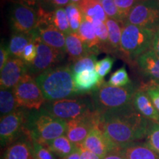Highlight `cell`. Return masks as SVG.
Returning <instances> with one entry per match:
<instances>
[{"mask_svg":"<svg viewBox=\"0 0 159 159\" xmlns=\"http://www.w3.org/2000/svg\"><path fill=\"white\" fill-rule=\"evenodd\" d=\"M99 125L112 151L125 149L135 141L144 139L150 123L130 106L101 114Z\"/></svg>","mask_w":159,"mask_h":159,"instance_id":"obj_1","label":"cell"},{"mask_svg":"<svg viewBox=\"0 0 159 159\" xmlns=\"http://www.w3.org/2000/svg\"><path fill=\"white\" fill-rule=\"evenodd\" d=\"M46 100L55 101L77 95L70 65L56 66L35 77Z\"/></svg>","mask_w":159,"mask_h":159,"instance_id":"obj_2","label":"cell"},{"mask_svg":"<svg viewBox=\"0 0 159 159\" xmlns=\"http://www.w3.org/2000/svg\"><path fill=\"white\" fill-rule=\"evenodd\" d=\"M66 124L67 121L52 116L41 109L29 114L25 134L31 141L46 145L65 134Z\"/></svg>","mask_w":159,"mask_h":159,"instance_id":"obj_3","label":"cell"},{"mask_svg":"<svg viewBox=\"0 0 159 159\" xmlns=\"http://www.w3.org/2000/svg\"><path fill=\"white\" fill-rule=\"evenodd\" d=\"M136 91L132 84L125 87H116L105 82L92 93L95 110L101 114L106 111L130 107L133 104Z\"/></svg>","mask_w":159,"mask_h":159,"instance_id":"obj_4","label":"cell"},{"mask_svg":"<svg viewBox=\"0 0 159 159\" xmlns=\"http://www.w3.org/2000/svg\"><path fill=\"white\" fill-rule=\"evenodd\" d=\"M156 31L128 22L123 23L120 53L129 61H136L152 47Z\"/></svg>","mask_w":159,"mask_h":159,"instance_id":"obj_5","label":"cell"},{"mask_svg":"<svg viewBox=\"0 0 159 159\" xmlns=\"http://www.w3.org/2000/svg\"><path fill=\"white\" fill-rule=\"evenodd\" d=\"M42 109L52 116L66 121L77 119L96 111L93 99L87 97L48 101Z\"/></svg>","mask_w":159,"mask_h":159,"instance_id":"obj_6","label":"cell"},{"mask_svg":"<svg viewBox=\"0 0 159 159\" xmlns=\"http://www.w3.org/2000/svg\"><path fill=\"white\" fill-rule=\"evenodd\" d=\"M19 108L39 111L45 104L46 99L33 76L26 74L13 89Z\"/></svg>","mask_w":159,"mask_h":159,"instance_id":"obj_7","label":"cell"},{"mask_svg":"<svg viewBox=\"0 0 159 159\" xmlns=\"http://www.w3.org/2000/svg\"><path fill=\"white\" fill-rule=\"evenodd\" d=\"M28 116L26 109L18 108L11 114L1 117L0 139L2 147L11 144L19 138L21 134H25Z\"/></svg>","mask_w":159,"mask_h":159,"instance_id":"obj_8","label":"cell"},{"mask_svg":"<svg viewBox=\"0 0 159 159\" xmlns=\"http://www.w3.org/2000/svg\"><path fill=\"white\" fill-rule=\"evenodd\" d=\"M132 25L156 30L159 28V0H145L135 5L126 21Z\"/></svg>","mask_w":159,"mask_h":159,"instance_id":"obj_9","label":"cell"},{"mask_svg":"<svg viewBox=\"0 0 159 159\" xmlns=\"http://www.w3.org/2000/svg\"><path fill=\"white\" fill-rule=\"evenodd\" d=\"M33 39L37 47V55L35 61L28 67V73L32 76L38 75L47 71V69L56 66L64 58L65 55L49 47L38 37L35 30H33Z\"/></svg>","mask_w":159,"mask_h":159,"instance_id":"obj_10","label":"cell"},{"mask_svg":"<svg viewBox=\"0 0 159 159\" xmlns=\"http://www.w3.org/2000/svg\"><path fill=\"white\" fill-rule=\"evenodd\" d=\"M38 21L37 10L20 3H12L9 11V24L13 32L30 34L36 28Z\"/></svg>","mask_w":159,"mask_h":159,"instance_id":"obj_11","label":"cell"},{"mask_svg":"<svg viewBox=\"0 0 159 159\" xmlns=\"http://www.w3.org/2000/svg\"><path fill=\"white\" fill-rule=\"evenodd\" d=\"M100 114L94 111L79 118L67 121L66 134L75 145L82 144L95 125L99 124Z\"/></svg>","mask_w":159,"mask_h":159,"instance_id":"obj_12","label":"cell"},{"mask_svg":"<svg viewBox=\"0 0 159 159\" xmlns=\"http://www.w3.org/2000/svg\"><path fill=\"white\" fill-rule=\"evenodd\" d=\"M28 73V67L19 57H11L1 70V89H13L21 78Z\"/></svg>","mask_w":159,"mask_h":159,"instance_id":"obj_13","label":"cell"},{"mask_svg":"<svg viewBox=\"0 0 159 159\" xmlns=\"http://www.w3.org/2000/svg\"><path fill=\"white\" fill-rule=\"evenodd\" d=\"M35 33L41 41L61 54L66 55V35L49 24L38 25Z\"/></svg>","mask_w":159,"mask_h":159,"instance_id":"obj_14","label":"cell"},{"mask_svg":"<svg viewBox=\"0 0 159 159\" xmlns=\"http://www.w3.org/2000/svg\"><path fill=\"white\" fill-rule=\"evenodd\" d=\"M77 94L93 93L105 83L95 70H86L73 75Z\"/></svg>","mask_w":159,"mask_h":159,"instance_id":"obj_15","label":"cell"},{"mask_svg":"<svg viewBox=\"0 0 159 159\" xmlns=\"http://www.w3.org/2000/svg\"><path fill=\"white\" fill-rule=\"evenodd\" d=\"M99 125L91 129L81 144L102 159L111 151V147Z\"/></svg>","mask_w":159,"mask_h":159,"instance_id":"obj_16","label":"cell"},{"mask_svg":"<svg viewBox=\"0 0 159 159\" xmlns=\"http://www.w3.org/2000/svg\"><path fill=\"white\" fill-rule=\"evenodd\" d=\"M133 105L142 116L154 122L159 123V112L146 91L139 88L135 91Z\"/></svg>","mask_w":159,"mask_h":159,"instance_id":"obj_17","label":"cell"},{"mask_svg":"<svg viewBox=\"0 0 159 159\" xmlns=\"http://www.w3.org/2000/svg\"><path fill=\"white\" fill-rule=\"evenodd\" d=\"M140 72L151 80H159V56L152 49L147 51L136 60Z\"/></svg>","mask_w":159,"mask_h":159,"instance_id":"obj_18","label":"cell"},{"mask_svg":"<svg viewBox=\"0 0 159 159\" xmlns=\"http://www.w3.org/2000/svg\"><path fill=\"white\" fill-rule=\"evenodd\" d=\"M2 159H35L31 139L27 135L26 139L11 143L4 152Z\"/></svg>","mask_w":159,"mask_h":159,"instance_id":"obj_19","label":"cell"},{"mask_svg":"<svg viewBox=\"0 0 159 159\" xmlns=\"http://www.w3.org/2000/svg\"><path fill=\"white\" fill-rule=\"evenodd\" d=\"M40 20L42 24H49L55 26L66 35L72 33L65 8L63 7L55 8L52 11L43 10L40 15Z\"/></svg>","mask_w":159,"mask_h":159,"instance_id":"obj_20","label":"cell"},{"mask_svg":"<svg viewBox=\"0 0 159 159\" xmlns=\"http://www.w3.org/2000/svg\"><path fill=\"white\" fill-rule=\"evenodd\" d=\"M66 51L68 55L69 61L72 63L91 53L77 33H71L66 35Z\"/></svg>","mask_w":159,"mask_h":159,"instance_id":"obj_21","label":"cell"},{"mask_svg":"<svg viewBox=\"0 0 159 159\" xmlns=\"http://www.w3.org/2000/svg\"><path fill=\"white\" fill-rule=\"evenodd\" d=\"M77 34L80 35L90 52L96 55L100 52V45L95 33L94 26L92 23L85 19V18L80 27Z\"/></svg>","mask_w":159,"mask_h":159,"instance_id":"obj_22","label":"cell"},{"mask_svg":"<svg viewBox=\"0 0 159 159\" xmlns=\"http://www.w3.org/2000/svg\"><path fill=\"white\" fill-rule=\"evenodd\" d=\"M78 6L83 12L85 19L90 22L93 20L105 22L108 19L101 5L100 0H84Z\"/></svg>","mask_w":159,"mask_h":159,"instance_id":"obj_23","label":"cell"},{"mask_svg":"<svg viewBox=\"0 0 159 159\" xmlns=\"http://www.w3.org/2000/svg\"><path fill=\"white\" fill-rule=\"evenodd\" d=\"M33 32L30 34L13 32L7 45L11 57L21 58L25 47L33 40Z\"/></svg>","mask_w":159,"mask_h":159,"instance_id":"obj_24","label":"cell"},{"mask_svg":"<svg viewBox=\"0 0 159 159\" xmlns=\"http://www.w3.org/2000/svg\"><path fill=\"white\" fill-rule=\"evenodd\" d=\"M108 32L109 44L111 54L120 52L121 39L122 33V23L119 22L114 19H108L105 21Z\"/></svg>","mask_w":159,"mask_h":159,"instance_id":"obj_25","label":"cell"},{"mask_svg":"<svg viewBox=\"0 0 159 159\" xmlns=\"http://www.w3.org/2000/svg\"><path fill=\"white\" fill-rule=\"evenodd\" d=\"M55 155L63 158L76 150V145L73 144L66 136H61L45 145Z\"/></svg>","mask_w":159,"mask_h":159,"instance_id":"obj_26","label":"cell"},{"mask_svg":"<svg viewBox=\"0 0 159 159\" xmlns=\"http://www.w3.org/2000/svg\"><path fill=\"white\" fill-rule=\"evenodd\" d=\"M127 159H159V154L148 144L129 146L123 150Z\"/></svg>","mask_w":159,"mask_h":159,"instance_id":"obj_27","label":"cell"},{"mask_svg":"<svg viewBox=\"0 0 159 159\" xmlns=\"http://www.w3.org/2000/svg\"><path fill=\"white\" fill-rule=\"evenodd\" d=\"M19 108L13 89L0 91V113L1 117L11 114Z\"/></svg>","mask_w":159,"mask_h":159,"instance_id":"obj_28","label":"cell"},{"mask_svg":"<svg viewBox=\"0 0 159 159\" xmlns=\"http://www.w3.org/2000/svg\"><path fill=\"white\" fill-rule=\"evenodd\" d=\"M68 17L70 28L72 33H77L81 24L84 20V16L78 5L70 3L64 7Z\"/></svg>","mask_w":159,"mask_h":159,"instance_id":"obj_29","label":"cell"},{"mask_svg":"<svg viewBox=\"0 0 159 159\" xmlns=\"http://www.w3.org/2000/svg\"><path fill=\"white\" fill-rule=\"evenodd\" d=\"M91 22L94 26L95 33H96L97 37L99 40L101 52L111 53L106 24L102 21H99V20H93Z\"/></svg>","mask_w":159,"mask_h":159,"instance_id":"obj_30","label":"cell"},{"mask_svg":"<svg viewBox=\"0 0 159 159\" xmlns=\"http://www.w3.org/2000/svg\"><path fill=\"white\" fill-rule=\"evenodd\" d=\"M97 62V55L90 53L72 63L70 67L73 75H75L83 71L95 70Z\"/></svg>","mask_w":159,"mask_h":159,"instance_id":"obj_31","label":"cell"},{"mask_svg":"<svg viewBox=\"0 0 159 159\" xmlns=\"http://www.w3.org/2000/svg\"><path fill=\"white\" fill-rule=\"evenodd\" d=\"M100 2L109 19H114L122 24L126 21V17L117 7L114 0H100Z\"/></svg>","mask_w":159,"mask_h":159,"instance_id":"obj_32","label":"cell"},{"mask_svg":"<svg viewBox=\"0 0 159 159\" xmlns=\"http://www.w3.org/2000/svg\"><path fill=\"white\" fill-rule=\"evenodd\" d=\"M108 83L116 87H125L132 84L125 66L111 75Z\"/></svg>","mask_w":159,"mask_h":159,"instance_id":"obj_33","label":"cell"},{"mask_svg":"<svg viewBox=\"0 0 159 159\" xmlns=\"http://www.w3.org/2000/svg\"><path fill=\"white\" fill-rule=\"evenodd\" d=\"M147 144L159 154V123L151 122L147 134Z\"/></svg>","mask_w":159,"mask_h":159,"instance_id":"obj_34","label":"cell"},{"mask_svg":"<svg viewBox=\"0 0 159 159\" xmlns=\"http://www.w3.org/2000/svg\"><path fill=\"white\" fill-rule=\"evenodd\" d=\"M140 89L146 91L154 106L159 112V85L154 80H150L148 83L141 85Z\"/></svg>","mask_w":159,"mask_h":159,"instance_id":"obj_35","label":"cell"},{"mask_svg":"<svg viewBox=\"0 0 159 159\" xmlns=\"http://www.w3.org/2000/svg\"><path fill=\"white\" fill-rule=\"evenodd\" d=\"M115 59L113 57L106 56L100 61H98L95 66V71L99 75L101 78L104 77L111 72Z\"/></svg>","mask_w":159,"mask_h":159,"instance_id":"obj_36","label":"cell"},{"mask_svg":"<svg viewBox=\"0 0 159 159\" xmlns=\"http://www.w3.org/2000/svg\"><path fill=\"white\" fill-rule=\"evenodd\" d=\"M37 55V47L35 42L34 41L33 36V40L28 43V45L25 47V50H24L23 55L21 59L25 61V63L27 64V66H30L33 63V61H35V57Z\"/></svg>","mask_w":159,"mask_h":159,"instance_id":"obj_37","label":"cell"},{"mask_svg":"<svg viewBox=\"0 0 159 159\" xmlns=\"http://www.w3.org/2000/svg\"><path fill=\"white\" fill-rule=\"evenodd\" d=\"M32 142L34 149L35 159H55L54 153L47 146L33 141Z\"/></svg>","mask_w":159,"mask_h":159,"instance_id":"obj_38","label":"cell"},{"mask_svg":"<svg viewBox=\"0 0 159 159\" xmlns=\"http://www.w3.org/2000/svg\"><path fill=\"white\" fill-rule=\"evenodd\" d=\"M145 0H114V2L124 16L128 18V16L131 9L137 4Z\"/></svg>","mask_w":159,"mask_h":159,"instance_id":"obj_39","label":"cell"},{"mask_svg":"<svg viewBox=\"0 0 159 159\" xmlns=\"http://www.w3.org/2000/svg\"><path fill=\"white\" fill-rule=\"evenodd\" d=\"M11 57V55L10 53L8 46L2 42L1 47H0V71L3 69V67Z\"/></svg>","mask_w":159,"mask_h":159,"instance_id":"obj_40","label":"cell"},{"mask_svg":"<svg viewBox=\"0 0 159 159\" xmlns=\"http://www.w3.org/2000/svg\"><path fill=\"white\" fill-rule=\"evenodd\" d=\"M76 147L80 152V159H101L100 157L89 150L88 149L85 148L81 144L76 145Z\"/></svg>","mask_w":159,"mask_h":159,"instance_id":"obj_41","label":"cell"},{"mask_svg":"<svg viewBox=\"0 0 159 159\" xmlns=\"http://www.w3.org/2000/svg\"><path fill=\"white\" fill-rule=\"evenodd\" d=\"M71 3V0H43L40 4V5H48L49 7H52L53 8H58V7H66Z\"/></svg>","mask_w":159,"mask_h":159,"instance_id":"obj_42","label":"cell"},{"mask_svg":"<svg viewBox=\"0 0 159 159\" xmlns=\"http://www.w3.org/2000/svg\"><path fill=\"white\" fill-rule=\"evenodd\" d=\"M102 159H127V158L125 156L123 150H114L110 151Z\"/></svg>","mask_w":159,"mask_h":159,"instance_id":"obj_43","label":"cell"},{"mask_svg":"<svg viewBox=\"0 0 159 159\" xmlns=\"http://www.w3.org/2000/svg\"><path fill=\"white\" fill-rule=\"evenodd\" d=\"M13 2L20 3L35 10H38L40 6L39 0H13Z\"/></svg>","mask_w":159,"mask_h":159,"instance_id":"obj_44","label":"cell"},{"mask_svg":"<svg viewBox=\"0 0 159 159\" xmlns=\"http://www.w3.org/2000/svg\"><path fill=\"white\" fill-rule=\"evenodd\" d=\"M151 49H152L159 56V28L156 30V33H155V36L152 41V44Z\"/></svg>","mask_w":159,"mask_h":159,"instance_id":"obj_45","label":"cell"},{"mask_svg":"<svg viewBox=\"0 0 159 159\" xmlns=\"http://www.w3.org/2000/svg\"><path fill=\"white\" fill-rule=\"evenodd\" d=\"M60 159H80V152L78 149H76V150L74 151L72 153L68 155V156L63 157Z\"/></svg>","mask_w":159,"mask_h":159,"instance_id":"obj_46","label":"cell"},{"mask_svg":"<svg viewBox=\"0 0 159 159\" xmlns=\"http://www.w3.org/2000/svg\"><path fill=\"white\" fill-rule=\"evenodd\" d=\"M83 1H84V0H71V3L76 4V5H80V4Z\"/></svg>","mask_w":159,"mask_h":159,"instance_id":"obj_47","label":"cell"},{"mask_svg":"<svg viewBox=\"0 0 159 159\" xmlns=\"http://www.w3.org/2000/svg\"><path fill=\"white\" fill-rule=\"evenodd\" d=\"M154 81H155V80H154ZM155 82H156V83H157V84L159 85V80H156V81H155Z\"/></svg>","mask_w":159,"mask_h":159,"instance_id":"obj_48","label":"cell"},{"mask_svg":"<svg viewBox=\"0 0 159 159\" xmlns=\"http://www.w3.org/2000/svg\"><path fill=\"white\" fill-rule=\"evenodd\" d=\"M43 0H41V2H40V4H41V2H43Z\"/></svg>","mask_w":159,"mask_h":159,"instance_id":"obj_49","label":"cell"},{"mask_svg":"<svg viewBox=\"0 0 159 159\" xmlns=\"http://www.w3.org/2000/svg\"><path fill=\"white\" fill-rule=\"evenodd\" d=\"M39 4H40V2H41V0H39Z\"/></svg>","mask_w":159,"mask_h":159,"instance_id":"obj_50","label":"cell"}]
</instances>
